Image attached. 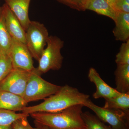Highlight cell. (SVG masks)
Returning <instances> with one entry per match:
<instances>
[{
    "label": "cell",
    "instance_id": "52a82bcc",
    "mask_svg": "<svg viewBox=\"0 0 129 129\" xmlns=\"http://www.w3.org/2000/svg\"><path fill=\"white\" fill-rule=\"evenodd\" d=\"M30 72L13 68L0 82V91L11 92L23 97Z\"/></svg>",
    "mask_w": 129,
    "mask_h": 129
},
{
    "label": "cell",
    "instance_id": "8fae6325",
    "mask_svg": "<svg viewBox=\"0 0 129 129\" xmlns=\"http://www.w3.org/2000/svg\"><path fill=\"white\" fill-rule=\"evenodd\" d=\"M14 15L18 19L25 31L29 22L28 9L30 0H5Z\"/></svg>",
    "mask_w": 129,
    "mask_h": 129
},
{
    "label": "cell",
    "instance_id": "5bb4252c",
    "mask_svg": "<svg viewBox=\"0 0 129 129\" xmlns=\"http://www.w3.org/2000/svg\"><path fill=\"white\" fill-rule=\"evenodd\" d=\"M85 9L107 16L114 21H115L117 16V11L105 0H87Z\"/></svg>",
    "mask_w": 129,
    "mask_h": 129
},
{
    "label": "cell",
    "instance_id": "484cf974",
    "mask_svg": "<svg viewBox=\"0 0 129 129\" xmlns=\"http://www.w3.org/2000/svg\"><path fill=\"white\" fill-rule=\"evenodd\" d=\"M0 129H13L12 124L10 125H0Z\"/></svg>",
    "mask_w": 129,
    "mask_h": 129
},
{
    "label": "cell",
    "instance_id": "d6986e66",
    "mask_svg": "<svg viewBox=\"0 0 129 129\" xmlns=\"http://www.w3.org/2000/svg\"><path fill=\"white\" fill-rule=\"evenodd\" d=\"M29 115V114L25 113H16L13 111L0 109V125H12L18 119L24 117H28Z\"/></svg>",
    "mask_w": 129,
    "mask_h": 129
},
{
    "label": "cell",
    "instance_id": "d4e9b609",
    "mask_svg": "<svg viewBox=\"0 0 129 129\" xmlns=\"http://www.w3.org/2000/svg\"><path fill=\"white\" fill-rule=\"evenodd\" d=\"M105 1L108 3L109 4L111 5V6H112L114 9H115L114 7H115V5L117 0H105Z\"/></svg>",
    "mask_w": 129,
    "mask_h": 129
},
{
    "label": "cell",
    "instance_id": "e0dca14e",
    "mask_svg": "<svg viewBox=\"0 0 129 129\" xmlns=\"http://www.w3.org/2000/svg\"><path fill=\"white\" fill-rule=\"evenodd\" d=\"M12 38L5 25L4 17L0 11V50L9 54Z\"/></svg>",
    "mask_w": 129,
    "mask_h": 129
},
{
    "label": "cell",
    "instance_id": "4fadbf2b",
    "mask_svg": "<svg viewBox=\"0 0 129 129\" xmlns=\"http://www.w3.org/2000/svg\"><path fill=\"white\" fill-rule=\"evenodd\" d=\"M113 32L115 40L124 42L129 40V13L117 11Z\"/></svg>",
    "mask_w": 129,
    "mask_h": 129
},
{
    "label": "cell",
    "instance_id": "83f0119b",
    "mask_svg": "<svg viewBox=\"0 0 129 129\" xmlns=\"http://www.w3.org/2000/svg\"><path fill=\"white\" fill-rule=\"evenodd\" d=\"M88 129L87 128V129Z\"/></svg>",
    "mask_w": 129,
    "mask_h": 129
},
{
    "label": "cell",
    "instance_id": "7a4b0ae2",
    "mask_svg": "<svg viewBox=\"0 0 129 129\" xmlns=\"http://www.w3.org/2000/svg\"><path fill=\"white\" fill-rule=\"evenodd\" d=\"M83 104H78L58 112L30 114L37 124L50 129H87L82 117Z\"/></svg>",
    "mask_w": 129,
    "mask_h": 129
},
{
    "label": "cell",
    "instance_id": "2e32d148",
    "mask_svg": "<svg viewBox=\"0 0 129 129\" xmlns=\"http://www.w3.org/2000/svg\"><path fill=\"white\" fill-rule=\"evenodd\" d=\"M105 100L104 108L129 112V92Z\"/></svg>",
    "mask_w": 129,
    "mask_h": 129
},
{
    "label": "cell",
    "instance_id": "6da1fadb",
    "mask_svg": "<svg viewBox=\"0 0 129 129\" xmlns=\"http://www.w3.org/2000/svg\"><path fill=\"white\" fill-rule=\"evenodd\" d=\"M89 98V95L66 85L61 86L57 92L44 99L43 102L35 106H26L22 112L29 115L36 112H58L75 105H83Z\"/></svg>",
    "mask_w": 129,
    "mask_h": 129
},
{
    "label": "cell",
    "instance_id": "7402d4cb",
    "mask_svg": "<svg viewBox=\"0 0 129 129\" xmlns=\"http://www.w3.org/2000/svg\"><path fill=\"white\" fill-rule=\"evenodd\" d=\"M64 5L75 10L81 11H85L87 0H57Z\"/></svg>",
    "mask_w": 129,
    "mask_h": 129
},
{
    "label": "cell",
    "instance_id": "30bf717a",
    "mask_svg": "<svg viewBox=\"0 0 129 129\" xmlns=\"http://www.w3.org/2000/svg\"><path fill=\"white\" fill-rule=\"evenodd\" d=\"M88 78L90 81L94 84L96 88V91L92 94V96L95 99H109L117 96L120 93L116 89L112 88L107 84L94 68H90Z\"/></svg>",
    "mask_w": 129,
    "mask_h": 129
},
{
    "label": "cell",
    "instance_id": "ba28073f",
    "mask_svg": "<svg viewBox=\"0 0 129 129\" xmlns=\"http://www.w3.org/2000/svg\"><path fill=\"white\" fill-rule=\"evenodd\" d=\"M9 55L13 68L29 72L34 69L33 58L26 44L12 38Z\"/></svg>",
    "mask_w": 129,
    "mask_h": 129
},
{
    "label": "cell",
    "instance_id": "8992f818",
    "mask_svg": "<svg viewBox=\"0 0 129 129\" xmlns=\"http://www.w3.org/2000/svg\"><path fill=\"white\" fill-rule=\"evenodd\" d=\"M83 105L92 110L99 119L108 124L112 129H129V112L101 107L89 99Z\"/></svg>",
    "mask_w": 129,
    "mask_h": 129
},
{
    "label": "cell",
    "instance_id": "ac0fdd59",
    "mask_svg": "<svg viewBox=\"0 0 129 129\" xmlns=\"http://www.w3.org/2000/svg\"><path fill=\"white\" fill-rule=\"evenodd\" d=\"M82 117L88 129H112L111 126L105 124L96 115L89 112L82 113Z\"/></svg>",
    "mask_w": 129,
    "mask_h": 129
},
{
    "label": "cell",
    "instance_id": "5b68a950",
    "mask_svg": "<svg viewBox=\"0 0 129 129\" xmlns=\"http://www.w3.org/2000/svg\"><path fill=\"white\" fill-rule=\"evenodd\" d=\"M25 44L32 57L39 61L49 37L43 24L30 21L25 30Z\"/></svg>",
    "mask_w": 129,
    "mask_h": 129
},
{
    "label": "cell",
    "instance_id": "4316f807",
    "mask_svg": "<svg viewBox=\"0 0 129 129\" xmlns=\"http://www.w3.org/2000/svg\"><path fill=\"white\" fill-rule=\"evenodd\" d=\"M40 125V126H41L42 129H50L48 127H46V126H44V125Z\"/></svg>",
    "mask_w": 129,
    "mask_h": 129
},
{
    "label": "cell",
    "instance_id": "603a6c76",
    "mask_svg": "<svg viewBox=\"0 0 129 129\" xmlns=\"http://www.w3.org/2000/svg\"><path fill=\"white\" fill-rule=\"evenodd\" d=\"M27 118L24 117L16 120L12 124L13 129H42L38 124L36 128L32 127L29 123Z\"/></svg>",
    "mask_w": 129,
    "mask_h": 129
},
{
    "label": "cell",
    "instance_id": "7c38bea8",
    "mask_svg": "<svg viewBox=\"0 0 129 129\" xmlns=\"http://www.w3.org/2000/svg\"><path fill=\"white\" fill-rule=\"evenodd\" d=\"M28 103L21 96L0 91V109L14 112L22 111Z\"/></svg>",
    "mask_w": 129,
    "mask_h": 129
},
{
    "label": "cell",
    "instance_id": "44dd1931",
    "mask_svg": "<svg viewBox=\"0 0 129 129\" xmlns=\"http://www.w3.org/2000/svg\"><path fill=\"white\" fill-rule=\"evenodd\" d=\"M115 62L117 65L129 64V40L121 45L116 55Z\"/></svg>",
    "mask_w": 129,
    "mask_h": 129
},
{
    "label": "cell",
    "instance_id": "3957f363",
    "mask_svg": "<svg viewBox=\"0 0 129 129\" xmlns=\"http://www.w3.org/2000/svg\"><path fill=\"white\" fill-rule=\"evenodd\" d=\"M46 48L44 49L38 61L36 68L41 75L50 70H58L61 68L63 57L61 51L64 46V42L59 37L51 36L48 37Z\"/></svg>",
    "mask_w": 129,
    "mask_h": 129
},
{
    "label": "cell",
    "instance_id": "ffe728a7",
    "mask_svg": "<svg viewBox=\"0 0 129 129\" xmlns=\"http://www.w3.org/2000/svg\"><path fill=\"white\" fill-rule=\"evenodd\" d=\"M13 68L9 54L0 50V82L7 76Z\"/></svg>",
    "mask_w": 129,
    "mask_h": 129
},
{
    "label": "cell",
    "instance_id": "9a60e30c",
    "mask_svg": "<svg viewBox=\"0 0 129 129\" xmlns=\"http://www.w3.org/2000/svg\"><path fill=\"white\" fill-rule=\"evenodd\" d=\"M114 75L116 90L121 93L129 92V64L117 65Z\"/></svg>",
    "mask_w": 129,
    "mask_h": 129
},
{
    "label": "cell",
    "instance_id": "cb8c5ba5",
    "mask_svg": "<svg viewBox=\"0 0 129 129\" xmlns=\"http://www.w3.org/2000/svg\"><path fill=\"white\" fill-rule=\"evenodd\" d=\"M114 8L117 11L129 13V0H117Z\"/></svg>",
    "mask_w": 129,
    "mask_h": 129
},
{
    "label": "cell",
    "instance_id": "277c9868",
    "mask_svg": "<svg viewBox=\"0 0 129 129\" xmlns=\"http://www.w3.org/2000/svg\"><path fill=\"white\" fill-rule=\"evenodd\" d=\"M61 87L42 78L35 68L30 72L23 98L27 103L44 100L56 93Z\"/></svg>",
    "mask_w": 129,
    "mask_h": 129
},
{
    "label": "cell",
    "instance_id": "9c48e42d",
    "mask_svg": "<svg viewBox=\"0 0 129 129\" xmlns=\"http://www.w3.org/2000/svg\"><path fill=\"white\" fill-rule=\"evenodd\" d=\"M4 17L5 25L12 39L25 44V32L18 19L6 4L0 9Z\"/></svg>",
    "mask_w": 129,
    "mask_h": 129
}]
</instances>
